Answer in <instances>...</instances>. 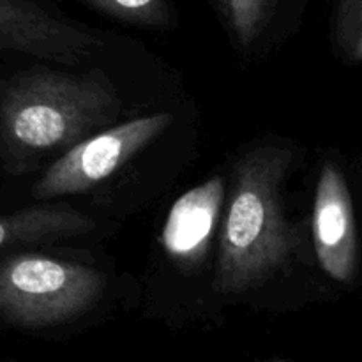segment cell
I'll return each instance as SVG.
<instances>
[{
	"instance_id": "9",
	"label": "cell",
	"mask_w": 362,
	"mask_h": 362,
	"mask_svg": "<svg viewBox=\"0 0 362 362\" xmlns=\"http://www.w3.org/2000/svg\"><path fill=\"white\" fill-rule=\"evenodd\" d=\"M334 37L339 52L349 62L362 59V0H339Z\"/></svg>"
},
{
	"instance_id": "7",
	"label": "cell",
	"mask_w": 362,
	"mask_h": 362,
	"mask_svg": "<svg viewBox=\"0 0 362 362\" xmlns=\"http://www.w3.org/2000/svg\"><path fill=\"white\" fill-rule=\"evenodd\" d=\"M223 200L225 180L212 177L173 204L163 228V246L170 257L182 262H197L204 257L218 226Z\"/></svg>"
},
{
	"instance_id": "1",
	"label": "cell",
	"mask_w": 362,
	"mask_h": 362,
	"mask_svg": "<svg viewBox=\"0 0 362 362\" xmlns=\"http://www.w3.org/2000/svg\"><path fill=\"white\" fill-rule=\"evenodd\" d=\"M292 152L262 147L237 165L235 186L221 228L216 288L237 293L264 281L296 250L283 207V180Z\"/></svg>"
},
{
	"instance_id": "8",
	"label": "cell",
	"mask_w": 362,
	"mask_h": 362,
	"mask_svg": "<svg viewBox=\"0 0 362 362\" xmlns=\"http://www.w3.org/2000/svg\"><path fill=\"white\" fill-rule=\"evenodd\" d=\"M94 228V221L69 207H30L0 216V247L81 235Z\"/></svg>"
},
{
	"instance_id": "12",
	"label": "cell",
	"mask_w": 362,
	"mask_h": 362,
	"mask_svg": "<svg viewBox=\"0 0 362 362\" xmlns=\"http://www.w3.org/2000/svg\"><path fill=\"white\" fill-rule=\"evenodd\" d=\"M219 2H221L223 7H226V0H219Z\"/></svg>"
},
{
	"instance_id": "6",
	"label": "cell",
	"mask_w": 362,
	"mask_h": 362,
	"mask_svg": "<svg viewBox=\"0 0 362 362\" xmlns=\"http://www.w3.org/2000/svg\"><path fill=\"white\" fill-rule=\"evenodd\" d=\"M313 243L320 267L336 281H350L357 269V235L350 189L336 165H325L315 197Z\"/></svg>"
},
{
	"instance_id": "10",
	"label": "cell",
	"mask_w": 362,
	"mask_h": 362,
	"mask_svg": "<svg viewBox=\"0 0 362 362\" xmlns=\"http://www.w3.org/2000/svg\"><path fill=\"white\" fill-rule=\"evenodd\" d=\"M276 0H226L233 30L243 45H251L269 23Z\"/></svg>"
},
{
	"instance_id": "4",
	"label": "cell",
	"mask_w": 362,
	"mask_h": 362,
	"mask_svg": "<svg viewBox=\"0 0 362 362\" xmlns=\"http://www.w3.org/2000/svg\"><path fill=\"white\" fill-rule=\"evenodd\" d=\"M170 113L141 117L80 140L64 152L32 189L37 200L87 191L126 165L172 124Z\"/></svg>"
},
{
	"instance_id": "2",
	"label": "cell",
	"mask_w": 362,
	"mask_h": 362,
	"mask_svg": "<svg viewBox=\"0 0 362 362\" xmlns=\"http://www.w3.org/2000/svg\"><path fill=\"white\" fill-rule=\"evenodd\" d=\"M117 113L115 90L99 74L32 71L11 80L4 90L0 133L18 152H53L73 147Z\"/></svg>"
},
{
	"instance_id": "11",
	"label": "cell",
	"mask_w": 362,
	"mask_h": 362,
	"mask_svg": "<svg viewBox=\"0 0 362 362\" xmlns=\"http://www.w3.org/2000/svg\"><path fill=\"white\" fill-rule=\"evenodd\" d=\"M87 2L110 16L133 23H163L166 18L165 0H87Z\"/></svg>"
},
{
	"instance_id": "3",
	"label": "cell",
	"mask_w": 362,
	"mask_h": 362,
	"mask_svg": "<svg viewBox=\"0 0 362 362\" xmlns=\"http://www.w3.org/2000/svg\"><path fill=\"white\" fill-rule=\"evenodd\" d=\"M101 290L103 276L94 269L14 255L0 264V317L20 327H46L83 313Z\"/></svg>"
},
{
	"instance_id": "5",
	"label": "cell",
	"mask_w": 362,
	"mask_h": 362,
	"mask_svg": "<svg viewBox=\"0 0 362 362\" xmlns=\"http://www.w3.org/2000/svg\"><path fill=\"white\" fill-rule=\"evenodd\" d=\"M101 45L95 35L25 0H0V49L78 66Z\"/></svg>"
},
{
	"instance_id": "13",
	"label": "cell",
	"mask_w": 362,
	"mask_h": 362,
	"mask_svg": "<svg viewBox=\"0 0 362 362\" xmlns=\"http://www.w3.org/2000/svg\"><path fill=\"white\" fill-rule=\"evenodd\" d=\"M274 362H285V361H274Z\"/></svg>"
}]
</instances>
